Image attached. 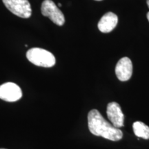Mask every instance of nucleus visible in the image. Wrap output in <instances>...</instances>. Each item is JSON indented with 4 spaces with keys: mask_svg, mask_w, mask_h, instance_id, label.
<instances>
[{
    "mask_svg": "<svg viewBox=\"0 0 149 149\" xmlns=\"http://www.w3.org/2000/svg\"><path fill=\"white\" fill-rule=\"evenodd\" d=\"M41 12L45 17H48L53 23L58 26H62L65 23V17L62 12L52 0H44L43 1Z\"/></svg>",
    "mask_w": 149,
    "mask_h": 149,
    "instance_id": "4",
    "label": "nucleus"
},
{
    "mask_svg": "<svg viewBox=\"0 0 149 149\" xmlns=\"http://www.w3.org/2000/svg\"><path fill=\"white\" fill-rule=\"evenodd\" d=\"M147 19H148V20L149 22V12L148 13H147Z\"/></svg>",
    "mask_w": 149,
    "mask_h": 149,
    "instance_id": "10",
    "label": "nucleus"
},
{
    "mask_svg": "<svg viewBox=\"0 0 149 149\" xmlns=\"http://www.w3.org/2000/svg\"><path fill=\"white\" fill-rule=\"evenodd\" d=\"M0 149H6V148H0Z\"/></svg>",
    "mask_w": 149,
    "mask_h": 149,
    "instance_id": "14",
    "label": "nucleus"
},
{
    "mask_svg": "<svg viewBox=\"0 0 149 149\" xmlns=\"http://www.w3.org/2000/svg\"><path fill=\"white\" fill-rule=\"evenodd\" d=\"M58 5H59V7H61V3H59Z\"/></svg>",
    "mask_w": 149,
    "mask_h": 149,
    "instance_id": "12",
    "label": "nucleus"
},
{
    "mask_svg": "<svg viewBox=\"0 0 149 149\" xmlns=\"http://www.w3.org/2000/svg\"><path fill=\"white\" fill-rule=\"evenodd\" d=\"M88 128L94 135L111 141H119L123 137L122 131L107 122L97 110L93 109L88 115Z\"/></svg>",
    "mask_w": 149,
    "mask_h": 149,
    "instance_id": "1",
    "label": "nucleus"
},
{
    "mask_svg": "<svg viewBox=\"0 0 149 149\" xmlns=\"http://www.w3.org/2000/svg\"><path fill=\"white\" fill-rule=\"evenodd\" d=\"M95 1H102V0H95Z\"/></svg>",
    "mask_w": 149,
    "mask_h": 149,
    "instance_id": "13",
    "label": "nucleus"
},
{
    "mask_svg": "<svg viewBox=\"0 0 149 149\" xmlns=\"http://www.w3.org/2000/svg\"><path fill=\"white\" fill-rule=\"evenodd\" d=\"M107 114L109 120L115 128H120L124 126V115L118 103L113 102L108 104Z\"/></svg>",
    "mask_w": 149,
    "mask_h": 149,
    "instance_id": "6",
    "label": "nucleus"
},
{
    "mask_svg": "<svg viewBox=\"0 0 149 149\" xmlns=\"http://www.w3.org/2000/svg\"><path fill=\"white\" fill-rule=\"evenodd\" d=\"M147 5H148V7L149 8V0H147Z\"/></svg>",
    "mask_w": 149,
    "mask_h": 149,
    "instance_id": "11",
    "label": "nucleus"
},
{
    "mask_svg": "<svg viewBox=\"0 0 149 149\" xmlns=\"http://www.w3.org/2000/svg\"><path fill=\"white\" fill-rule=\"evenodd\" d=\"M133 128L134 133L137 137L145 139H149V126L146 125L144 123L139 121L134 122Z\"/></svg>",
    "mask_w": 149,
    "mask_h": 149,
    "instance_id": "9",
    "label": "nucleus"
},
{
    "mask_svg": "<svg viewBox=\"0 0 149 149\" xmlns=\"http://www.w3.org/2000/svg\"><path fill=\"white\" fill-rule=\"evenodd\" d=\"M29 61L37 66L50 68L55 64V57L51 52L40 48H33L26 53Z\"/></svg>",
    "mask_w": 149,
    "mask_h": 149,
    "instance_id": "2",
    "label": "nucleus"
},
{
    "mask_svg": "<svg viewBox=\"0 0 149 149\" xmlns=\"http://www.w3.org/2000/svg\"><path fill=\"white\" fill-rule=\"evenodd\" d=\"M22 92L16 84L7 82L0 86V99L6 102H16L21 99Z\"/></svg>",
    "mask_w": 149,
    "mask_h": 149,
    "instance_id": "5",
    "label": "nucleus"
},
{
    "mask_svg": "<svg viewBox=\"0 0 149 149\" xmlns=\"http://www.w3.org/2000/svg\"><path fill=\"white\" fill-rule=\"evenodd\" d=\"M118 17L115 13L109 12L104 15L98 23V29L102 33H110L116 27Z\"/></svg>",
    "mask_w": 149,
    "mask_h": 149,
    "instance_id": "8",
    "label": "nucleus"
},
{
    "mask_svg": "<svg viewBox=\"0 0 149 149\" xmlns=\"http://www.w3.org/2000/svg\"><path fill=\"white\" fill-rule=\"evenodd\" d=\"M12 13L22 18H29L32 14L31 6L28 0H2Z\"/></svg>",
    "mask_w": 149,
    "mask_h": 149,
    "instance_id": "3",
    "label": "nucleus"
},
{
    "mask_svg": "<svg viewBox=\"0 0 149 149\" xmlns=\"http://www.w3.org/2000/svg\"><path fill=\"white\" fill-rule=\"evenodd\" d=\"M115 74L122 81L130 79L133 74V64L128 57H123L119 60L115 67Z\"/></svg>",
    "mask_w": 149,
    "mask_h": 149,
    "instance_id": "7",
    "label": "nucleus"
}]
</instances>
